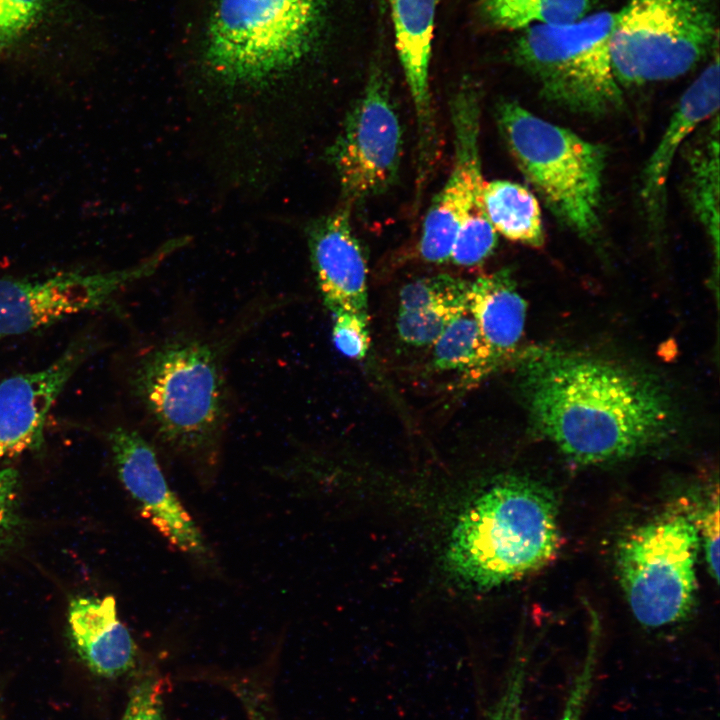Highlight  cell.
<instances>
[{
  "label": "cell",
  "instance_id": "1",
  "mask_svg": "<svg viewBox=\"0 0 720 720\" xmlns=\"http://www.w3.org/2000/svg\"><path fill=\"white\" fill-rule=\"evenodd\" d=\"M257 297L216 328L172 323L133 356L126 386L153 442L202 478L220 463L232 412L227 375L236 345L283 305Z\"/></svg>",
  "mask_w": 720,
  "mask_h": 720
},
{
  "label": "cell",
  "instance_id": "2",
  "mask_svg": "<svg viewBox=\"0 0 720 720\" xmlns=\"http://www.w3.org/2000/svg\"><path fill=\"white\" fill-rule=\"evenodd\" d=\"M534 429L582 465L632 457L675 429L672 402L654 378L611 360L534 349L520 364Z\"/></svg>",
  "mask_w": 720,
  "mask_h": 720
},
{
  "label": "cell",
  "instance_id": "3",
  "mask_svg": "<svg viewBox=\"0 0 720 720\" xmlns=\"http://www.w3.org/2000/svg\"><path fill=\"white\" fill-rule=\"evenodd\" d=\"M560 534L552 494L518 476L496 481L458 518L446 551L456 578L487 590L547 565Z\"/></svg>",
  "mask_w": 720,
  "mask_h": 720
},
{
  "label": "cell",
  "instance_id": "4",
  "mask_svg": "<svg viewBox=\"0 0 720 720\" xmlns=\"http://www.w3.org/2000/svg\"><path fill=\"white\" fill-rule=\"evenodd\" d=\"M324 12L325 0H216L205 63L226 85L270 83L311 53Z\"/></svg>",
  "mask_w": 720,
  "mask_h": 720
},
{
  "label": "cell",
  "instance_id": "5",
  "mask_svg": "<svg viewBox=\"0 0 720 720\" xmlns=\"http://www.w3.org/2000/svg\"><path fill=\"white\" fill-rule=\"evenodd\" d=\"M500 133L519 170L558 221L584 239L600 227L604 146L515 101L497 105Z\"/></svg>",
  "mask_w": 720,
  "mask_h": 720
},
{
  "label": "cell",
  "instance_id": "6",
  "mask_svg": "<svg viewBox=\"0 0 720 720\" xmlns=\"http://www.w3.org/2000/svg\"><path fill=\"white\" fill-rule=\"evenodd\" d=\"M615 12L600 10L560 25L521 30L514 55L542 96L573 113L602 116L623 104L611 61Z\"/></svg>",
  "mask_w": 720,
  "mask_h": 720
},
{
  "label": "cell",
  "instance_id": "7",
  "mask_svg": "<svg viewBox=\"0 0 720 720\" xmlns=\"http://www.w3.org/2000/svg\"><path fill=\"white\" fill-rule=\"evenodd\" d=\"M480 98L472 84L463 83L450 101L453 164L423 222L418 250L429 263L451 260L472 267L494 251L497 233L483 203L479 134Z\"/></svg>",
  "mask_w": 720,
  "mask_h": 720
},
{
  "label": "cell",
  "instance_id": "8",
  "mask_svg": "<svg viewBox=\"0 0 720 720\" xmlns=\"http://www.w3.org/2000/svg\"><path fill=\"white\" fill-rule=\"evenodd\" d=\"M717 45L712 0H627L610 39L614 76L621 87L673 80Z\"/></svg>",
  "mask_w": 720,
  "mask_h": 720
},
{
  "label": "cell",
  "instance_id": "9",
  "mask_svg": "<svg viewBox=\"0 0 720 720\" xmlns=\"http://www.w3.org/2000/svg\"><path fill=\"white\" fill-rule=\"evenodd\" d=\"M700 541L697 520L671 511L636 527L619 542L620 584L641 625L660 628L688 616L697 590Z\"/></svg>",
  "mask_w": 720,
  "mask_h": 720
},
{
  "label": "cell",
  "instance_id": "10",
  "mask_svg": "<svg viewBox=\"0 0 720 720\" xmlns=\"http://www.w3.org/2000/svg\"><path fill=\"white\" fill-rule=\"evenodd\" d=\"M188 236L169 239L138 263L100 273H61L42 280L0 279V338L49 326L109 304L126 286L148 278L188 245Z\"/></svg>",
  "mask_w": 720,
  "mask_h": 720
},
{
  "label": "cell",
  "instance_id": "11",
  "mask_svg": "<svg viewBox=\"0 0 720 720\" xmlns=\"http://www.w3.org/2000/svg\"><path fill=\"white\" fill-rule=\"evenodd\" d=\"M403 147L402 128L389 85L373 73L328 148L348 204L385 192L396 180Z\"/></svg>",
  "mask_w": 720,
  "mask_h": 720
},
{
  "label": "cell",
  "instance_id": "12",
  "mask_svg": "<svg viewBox=\"0 0 720 720\" xmlns=\"http://www.w3.org/2000/svg\"><path fill=\"white\" fill-rule=\"evenodd\" d=\"M107 440L118 477L142 516L179 551L207 558L204 537L170 488L153 443L125 426L111 429Z\"/></svg>",
  "mask_w": 720,
  "mask_h": 720
},
{
  "label": "cell",
  "instance_id": "13",
  "mask_svg": "<svg viewBox=\"0 0 720 720\" xmlns=\"http://www.w3.org/2000/svg\"><path fill=\"white\" fill-rule=\"evenodd\" d=\"M98 346L95 337L81 335L46 368L13 375L0 383V461L42 447L51 407Z\"/></svg>",
  "mask_w": 720,
  "mask_h": 720
},
{
  "label": "cell",
  "instance_id": "14",
  "mask_svg": "<svg viewBox=\"0 0 720 720\" xmlns=\"http://www.w3.org/2000/svg\"><path fill=\"white\" fill-rule=\"evenodd\" d=\"M348 207L313 222L308 230L312 269L326 307L368 315L367 262Z\"/></svg>",
  "mask_w": 720,
  "mask_h": 720
},
{
  "label": "cell",
  "instance_id": "15",
  "mask_svg": "<svg viewBox=\"0 0 720 720\" xmlns=\"http://www.w3.org/2000/svg\"><path fill=\"white\" fill-rule=\"evenodd\" d=\"M395 45L413 101L418 132V174H427L437 148L429 89L431 45L438 0H385Z\"/></svg>",
  "mask_w": 720,
  "mask_h": 720
},
{
  "label": "cell",
  "instance_id": "16",
  "mask_svg": "<svg viewBox=\"0 0 720 720\" xmlns=\"http://www.w3.org/2000/svg\"><path fill=\"white\" fill-rule=\"evenodd\" d=\"M713 56V60L681 95L642 171L640 196L649 219L655 225L663 218L668 177L677 153L697 128L718 113V48Z\"/></svg>",
  "mask_w": 720,
  "mask_h": 720
},
{
  "label": "cell",
  "instance_id": "17",
  "mask_svg": "<svg viewBox=\"0 0 720 720\" xmlns=\"http://www.w3.org/2000/svg\"><path fill=\"white\" fill-rule=\"evenodd\" d=\"M67 621L72 645L93 673L111 679L135 667L137 648L118 618L113 596L72 599Z\"/></svg>",
  "mask_w": 720,
  "mask_h": 720
},
{
  "label": "cell",
  "instance_id": "18",
  "mask_svg": "<svg viewBox=\"0 0 720 720\" xmlns=\"http://www.w3.org/2000/svg\"><path fill=\"white\" fill-rule=\"evenodd\" d=\"M468 296L469 311L497 368L512 355L522 337L527 304L505 269L470 282Z\"/></svg>",
  "mask_w": 720,
  "mask_h": 720
},
{
  "label": "cell",
  "instance_id": "19",
  "mask_svg": "<svg viewBox=\"0 0 720 720\" xmlns=\"http://www.w3.org/2000/svg\"><path fill=\"white\" fill-rule=\"evenodd\" d=\"M686 148V193L691 209L711 240L719 247V115Z\"/></svg>",
  "mask_w": 720,
  "mask_h": 720
},
{
  "label": "cell",
  "instance_id": "20",
  "mask_svg": "<svg viewBox=\"0 0 720 720\" xmlns=\"http://www.w3.org/2000/svg\"><path fill=\"white\" fill-rule=\"evenodd\" d=\"M483 203L497 234L532 247L543 245L540 205L525 186L507 180L484 183Z\"/></svg>",
  "mask_w": 720,
  "mask_h": 720
},
{
  "label": "cell",
  "instance_id": "21",
  "mask_svg": "<svg viewBox=\"0 0 720 720\" xmlns=\"http://www.w3.org/2000/svg\"><path fill=\"white\" fill-rule=\"evenodd\" d=\"M606 0H480L489 24L505 30L568 24L600 11Z\"/></svg>",
  "mask_w": 720,
  "mask_h": 720
},
{
  "label": "cell",
  "instance_id": "22",
  "mask_svg": "<svg viewBox=\"0 0 720 720\" xmlns=\"http://www.w3.org/2000/svg\"><path fill=\"white\" fill-rule=\"evenodd\" d=\"M432 346L433 367L460 372L468 383L480 380L495 369L469 309L453 318Z\"/></svg>",
  "mask_w": 720,
  "mask_h": 720
},
{
  "label": "cell",
  "instance_id": "23",
  "mask_svg": "<svg viewBox=\"0 0 720 720\" xmlns=\"http://www.w3.org/2000/svg\"><path fill=\"white\" fill-rule=\"evenodd\" d=\"M468 309V300H464L440 303L416 311H398L397 332L410 345H432L450 321Z\"/></svg>",
  "mask_w": 720,
  "mask_h": 720
},
{
  "label": "cell",
  "instance_id": "24",
  "mask_svg": "<svg viewBox=\"0 0 720 720\" xmlns=\"http://www.w3.org/2000/svg\"><path fill=\"white\" fill-rule=\"evenodd\" d=\"M470 282L447 274L422 277L400 291L399 311H416L445 302L468 300Z\"/></svg>",
  "mask_w": 720,
  "mask_h": 720
},
{
  "label": "cell",
  "instance_id": "25",
  "mask_svg": "<svg viewBox=\"0 0 720 720\" xmlns=\"http://www.w3.org/2000/svg\"><path fill=\"white\" fill-rule=\"evenodd\" d=\"M49 0H0V56L12 51L36 27Z\"/></svg>",
  "mask_w": 720,
  "mask_h": 720
},
{
  "label": "cell",
  "instance_id": "26",
  "mask_svg": "<svg viewBox=\"0 0 720 720\" xmlns=\"http://www.w3.org/2000/svg\"><path fill=\"white\" fill-rule=\"evenodd\" d=\"M527 664L528 656L520 644L506 673L500 694L487 710L483 720H522Z\"/></svg>",
  "mask_w": 720,
  "mask_h": 720
},
{
  "label": "cell",
  "instance_id": "27",
  "mask_svg": "<svg viewBox=\"0 0 720 720\" xmlns=\"http://www.w3.org/2000/svg\"><path fill=\"white\" fill-rule=\"evenodd\" d=\"M599 634L598 624L593 622L583 665L573 680L558 720H582L583 718L594 683L598 660Z\"/></svg>",
  "mask_w": 720,
  "mask_h": 720
},
{
  "label": "cell",
  "instance_id": "28",
  "mask_svg": "<svg viewBox=\"0 0 720 720\" xmlns=\"http://www.w3.org/2000/svg\"><path fill=\"white\" fill-rule=\"evenodd\" d=\"M163 689L159 675L148 670L134 682L121 720H163Z\"/></svg>",
  "mask_w": 720,
  "mask_h": 720
},
{
  "label": "cell",
  "instance_id": "29",
  "mask_svg": "<svg viewBox=\"0 0 720 720\" xmlns=\"http://www.w3.org/2000/svg\"><path fill=\"white\" fill-rule=\"evenodd\" d=\"M332 340L343 355L351 359H362L370 346L369 316L353 312L333 314Z\"/></svg>",
  "mask_w": 720,
  "mask_h": 720
},
{
  "label": "cell",
  "instance_id": "30",
  "mask_svg": "<svg viewBox=\"0 0 720 720\" xmlns=\"http://www.w3.org/2000/svg\"><path fill=\"white\" fill-rule=\"evenodd\" d=\"M19 475L14 468L0 470V554L16 541L21 530L18 510Z\"/></svg>",
  "mask_w": 720,
  "mask_h": 720
},
{
  "label": "cell",
  "instance_id": "31",
  "mask_svg": "<svg viewBox=\"0 0 720 720\" xmlns=\"http://www.w3.org/2000/svg\"><path fill=\"white\" fill-rule=\"evenodd\" d=\"M700 540L703 541L705 560L709 573L719 582V500L714 495L702 516L697 520Z\"/></svg>",
  "mask_w": 720,
  "mask_h": 720
},
{
  "label": "cell",
  "instance_id": "32",
  "mask_svg": "<svg viewBox=\"0 0 720 720\" xmlns=\"http://www.w3.org/2000/svg\"><path fill=\"white\" fill-rule=\"evenodd\" d=\"M238 696L249 720H273L269 703L258 689L241 686L238 688Z\"/></svg>",
  "mask_w": 720,
  "mask_h": 720
}]
</instances>
